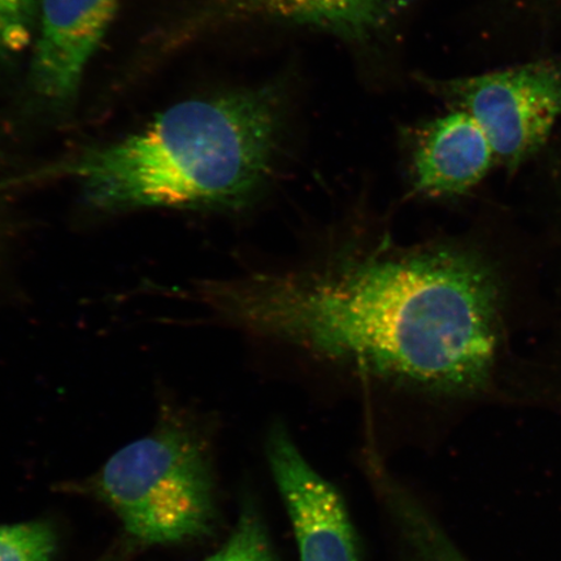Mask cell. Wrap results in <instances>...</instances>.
I'll use <instances>...</instances> for the list:
<instances>
[{"label":"cell","mask_w":561,"mask_h":561,"mask_svg":"<svg viewBox=\"0 0 561 561\" xmlns=\"http://www.w3.org/2000/svg\"><path fill=\"white\" fill-rule=\"evenodd\" d=\"M217 320L293 362L433 397L486 385L497 287L472 251L350 229L298 261L201 280Z\"/></svg>","instance_id":"6da1fadb"},{"label":"cell","mask_w":561,"mask_h":561,"mask_svg":"<svg viewBox=\"0 0 561 561\" xmlns=\"http://www.w3.org/2000/svg\"><path fill=\"white\" fill-rule=\"evenodd\" d=\"M280 142L271 88L172 105L135 135L59 161L35 178L72 179L102 213L241 210L261 199Z\"/></svg>","instance_id":"7a4b0ae2"},{"label":"cell","mask_w":561,"mask_h":561,"mask_svg":"<svg viewBox=\"0 0 561 561\" xmlns=\"http://www.w3.org/2000/svg\"><path fill=\"white\" fill-rule=\"evenodd\" d=\"M94 488L126 530L146 543L199 538L214 525L207 455L181 425H164L122 448L105 462Z\"/></svg>","instance_id":"3957f363"},{"label":"cell","mask_w":561,"mask_h":561,"mask_svg":"<svg viewBox=\"0 0 561 561\" xmlns=\"http://www.w3.org/2000/svg\"><path fill=\"white\" fill-rule=\"evenodd\" d=\"M485 133L496 164L516 168L541 149L561 115V62L539 60L447 81L424 80Z\"/></svg>","instance_id":"277c9868"},{"label":"cell","mask_w":561,"mask_h":561,"mask_svg":"<svg viewBox=\"0 0 561 561\" xmlns=\"http://www.w3.org/2000/svg\"><path fill=\"white\" fill-rule=\"evenodd\" d=\"M266 456L290 516L300 561H360L345 502L304 458L284 425L272 426Z\"/></svg>","instance_id":"5b68a950"},{"label":"cell","mask_w":561,"mask_h":561,"mask_svg":"<svg viewBox=\"0 0 561 561\" xmlns=\"http://www.w3.org/2000/svg\"><path fill=\"white\" fill-rule=\"evenodd\" d=\"M118 0H42L31 69L34 93L54 105L75 100Z\"/></svg>","instance_id":"8992f818"},{"label":"cell","mask_w":561,"mask_h":561,"mask_svg":"<svg viewBox=\"0 0 561 561\" xmlns=\"http://www.w3.org/2000/svg\"><path fill=\"white\" fill-rule=\"evenodd\" d=\"M496 164L489 139L462 111L427 123L417 133L411 152V193L423 199L466 194Z\"/></svg>","instance_id":"52a82bcc"},{"label":"cell","mask_w":561,"mask_h":561,"mask_svg":"<svg viewBox=\"0 0 561 561\" xmlns=\"http://www.w3.org/2000/svg\"><path fill=\"white\" fill-rule=\"evenodd\" d=\"M411 0H236L240 10L321 27L343 38H369Z\"/></svg>","instance_id":"ba28073f"},{"label":"cell","mask_w":561,"mask_h":561,"mask_svg":"<svg viewBox=\"0 0 561 561\" xmlns=\"http://www.w3.org/2000/svg\"><path fill=\"white\" fill-rule=\"evenodd\" d=\"M383 507L396 533L398 561H469L409 489L392 491Z\"/></svg>","instance_id":"9c48e42d"},{"label":"cell","mask_w":561,"mask_h":561,"mask_svg":"<svg viewBox=\"0 0 561 561\" xmlns=\"http://www.w3.org/2000/svg\"><path fill=\"white\" fill-rule=\"evenodd\" d=\"M205 561H278L268 529L254 503L243 504L227 543Z\"/></svg>","instance_id":"30bf717a"},{"label":"cell","mask_w":561,"mask_h":561,"mask_svg":"<svg viewBox=\"0 0 561 561\" xmlns=\"http://www.w3.org/2000/svg\"><path fill=\"white\" fill-rule=\"evenodd\" d=\"M56 536L47 523L0 526V561H50Z\"/></svg>","instance_id":"8fae6325"},{"label":"cell","mask_w":561,"mask_h":561,"mask_svg":"<svg viewBox=\"0 0 561 561\" xmlns=\"http://www.w3.org/2000/svg\"><path fill=\"white\" fill-rule=\"evenodd\" d=\"M37 12L38 0H0V61L31 45Z\"/></svg>","instance_id":"7c38bea8"}]
</instances>
